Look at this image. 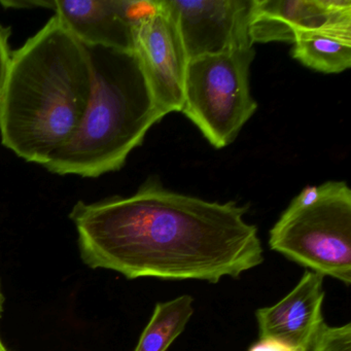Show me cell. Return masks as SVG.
<instances>
[{
    "mask_svg": "<svg viewBox=\"0 0 351 351\" xmlns=\"http://www.w3.org/2000/svg\"><path fill=\"white\" fill-rule=\"evenodd\" d=\"M3 347H5V345H3V342H1V340H0V349L3 348Z\"/></svg>",
    "mask_w": 351,
    "mask_h": 351,
    "instance_id": "ac0fdd59",
    "label": "cell"
},
{
    "mask_svg": "<svg viewBox=\"0 0 351 351\" xmlns=\"http://www.w3.org/2000/svg\"><path fill=\"white\" fill-rule=\"evenodd\" d=\"M310 351H351V324L324 326Z\"/></svg>",
    "mask_w": 351,
    "mask_h": 351,
    "instance_id": "4fadbf2b",
    "label": "cell"
},
{
    "mask_svg": "<svg viewBox=\"0 0 351 351\" xmlns=\"http://www.w3.org/2000/svg\"><path fill=\"white\" fill-rule=\"evenodd\" d=\"M3 295L1 293V289H0V317H1V314H3Z\"/></svg>",
    "mask_w": 351,
    "mask_h": 351,
    "instance_id": "e0dca14e",
    "label": "cell"
},
{
    "mask_svg": "<svg viewBox=\"0 0 351 351\" xmlns=\"http://www.w3.org/2000/svg\"><path fill=\"white\" fill-rule=\"evenodd\" d=\"M152 5L153 1L66 0L51 1V9L85 46L132 52L133 24Z\"/></svg>",
    "mask_w": 351,
    "mask_h": 351,
    "instance_id": "9c48e42d",
    "label": "cell"
},
{
    "mask_svg": "<svg viewBox=\"0 0 351 351\" xmlns=\"http://www.w3.org/2000/svg\"><path fill=\"white\" fill-rule=\"evenodd\" d=\"M254 46L189 61L182 112L215 149L233 143L254 116L258 104L250 92Z\"/></svg>",
    "mask_w": 351,
    "mask_h": 351,
    "instance_id": "277c9868",
    "label": "cell"
},
{
    "mask_svg": "<svg viewBox=\"0 0 351 351\" xmlns=\"http://www.w3.org/2000/svg\"><path fill=\"white\" fill-rule=\"evenodd\" d=\"M194 314V299L184 295L160 302L154 309L134 351H166L186 328Z\"/></svg>",
    "mask_w": 351,
    "mask_h": 351,
    "instance_id": "7c38bea8",
    "label": "cell"
},
{
    "mask_svg": "<svg viewBox=\"0 0 351 351\" xmlns=\"http://www.w3.org/2000/svg\"><path fill=\"white\" fill-rule=\"evenodd\" d=\"M319 200L287 207L270 231V247L322 276L351 283V191L346 182L320 184Z\"/></svg>",
    "mask_w": 351,
    "mask_h": 351,
    "instance_id": "5b68a950",
    "label": "cell"
},
{
    "mask_svg": "<svg viewBox=\"0 0 351 351\" xmlns=\"http://www.w3.org/2000/svg\"><path fill=\"white\" fill-rule=\"evenodd\" d=\"M250 351H289L280 343L273 340H260L254 344Z\"/></svg>",
    "mask_w": 351,
    "mask_h": 351,
    "instance_id": "2e32d148",
    "label": "cell"
},
{
    "mask_svg": "<svg viewBox=\"0 0 351 351\" xmlns=\"http://www.w3.org/2000/svg\"><path fill=\"white\" fill-rule=\"evenodd\" d=\"M293 58L324 73H341L351 66V17L315 29L293 34Z\"/></svg>",
    "mask_w": 351,
    "mask_h": 351,
    "instance_id": "8fae6325",
    "label": "cell"
},
{
    "mask_svg": "<svg viewBox=\"0 0 351 351\" xmlns=\"http://www.w3.org/2000/svg\"><path fill=\"white\" fill-rule=\"evenodd\" d=\"M87 48L94 69L89 106L69 145L45 165L60 176L98 178L118 171L147 131L166 116L134 53Z\"/></svg>",
    "mask_w": 351,
    "mask_h": 351,
    "instance_id": "3957f363",
    "label": "cell"
},
{
    "mask_svg": "<svg viewBox=\"0 0 351 351\" xmlns=\"http://www.w3.org/2000/svg\"><path fill=\"white\" fill-rule=\"evenodd\" d=\"M0 351H10V350H8V349L5 348V347H3V348L0 349Z\"/></svg>",
    "mask_w": 351,
    "mask_h": 351,
    "instance_id": "d6986e66",
    "label": "cell"
},
{
    "mask_svg": "<svg viewBox=\"0 0 351 351\" xmlns=\"http://www.w3.org/2000/svg\"><path fill=\"white\" fill-rule=\"evenodd\" d=\"M94 88L89 51L56 15L12 55L0 106L1 143L45 166L75 136Z\"/></svg>",
    "mask_w": 351,
    "mask_h": 351,
    "instance_id": "7a4b0ae2",
    "label": "cell"
},
{
    "mask_svg": "<svg viewBox=\"0 0 351 351\" xmlns=\"http://www.w3.org/2000/svg\"><path fill=\"white\" fill-rule=\"evenodd\" d=\"M172 14L189 61L254 46L248 34L252 0H163Z\"/></svg>",
    "mask_w": 351,
    "mask_h": 351,
    "instance_id": "52a82bcc",
    "label": "cell"
},
{
    "mask_svg": "<svg viewBox=\"0 0 351 351\" xmlns=\"http://www.w3.org/2000/svg\"><path fill=\"white\" fill-rule=\"evenodd\" d=\"M247 205L211 202L145 182L130 197L79 202L71 213L81 258L92 269L128 279L217 283L237 278L264 262Z\"/></svg>",
    "mask_w": 351,
    "mask_h": 351,
    "instance_id": "6da1fadb",
    "label": "cell"
},
{
    "mask_svg": "<svg viewBox=\"0 0 351 351\" xmlns=\"http://www.w3.org/2000/svg\"><path fill=\"white\" fill-rule=\"evenodd\" d=\"M132 52L138 59L156 104L167 116L182 112L189 58L180 28L163 0L133 24Z\"/></svg>",
    "mask_w": 351,
    "mask_h": 351,
    "instance_id": "8992f818",
    "label": "cell"
},
{
    "mask_svg": "<svg viewBox=\"0 0 351 351\" xmlns=\"http://www.w3.org/2000/svg\"><path fill=\"white\" fill-rule=\"evenodd\" d=\"M351 17L350 0H252L248 34L254 43H293L297 30Z\"/></svg>",
    "mask_w": 351,
    "mask_h": 351,
    "instance_id": "30bf717a",
    "label": "cell"
},
{
    "mask_svg": "<svg viewBox=\"0 0 351 351\" xmlns=\"http://www.w3.org/2000/svg\"><path fill=\"white\" fill-rule=\"evenodd\" d=\"M322 195V186H306L289 204V208L300 209L311 206L314 203L319 200Z\"/></svg>",
    "mask_w": 351,
    "mask_h": 351,
    "instance_id": "9a60e30c",
    "label": "cell"
},
{
    "mask_svg": "<svg viewBox=\"0 0 351 351\" xmlns=\"http://www.w3.org/2000/svg\"><path fill=\"white\" fill-rule=\"evenodd\" d=\"M324 276L307 271L282 300L256 311L260 340H273L289 351H310L326 326L322 316Z\"/></svg>",
    "mask_w": 351,
    "mask_h": 351,
    "instance_id": "ba28073f",
    "label": "cell"
},
{
    "mask_svg": "<svg viewBox=\"0 0 351 351\" xmlns=\"http://www.w3.org/2000/svg\"><path fill=\"white\" fill-rule=\"evenodd\" d=\"M11 36V29L0 24V106L3 102L7 88L8 77L11 69L12 55L10 49L9 40Z\"/></svg>",
    "mask_w": 351,
    "mask_h": 351,
    "instance_id": "5bb4252c",
    "label": "cell"
}]
</instances>
